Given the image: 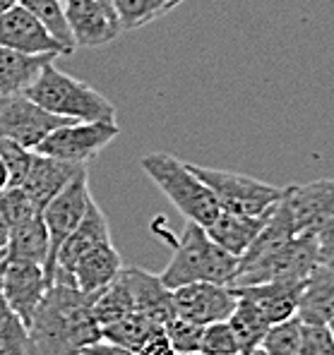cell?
<instances>
[{"instance_id": "obj_1", "label": "cell", "mask_w": 334, "mask_h": 355, "mask_svg": "<svg viewBox=\"0 0 334 355\" xmlns=\"http://www.w3.org/2000/svg\"><path fill=\"white\" fill-rule=\"evenodd\" d=\"M29 355H80L101 341V327L92 315V295L72 281L56 279L46 288L27 324Z\"/></svg>"}, {"instance_id": "obj_2", "label": "cell", "mask_w": 334, "mask_h": 355, "mask_svg": "<svg viewBox=\"0 0 334 355\" xmlns=\"http://www.w3.org/2000/svg\"><path fill=\"white\" fill-rule=\"evenodd\" d=\"M24 96L72 123H116V106L87 82L58 70L53 60L41 67L36 80L24 89Z\"/></svg>"}, {"instance_id": "obj_3", "label": "cell", "mask_w": 334, "mask_h": 355, "mask_svg": "<svg viewBox=\"0 0 334 355\" xmlns=\"http://www.w3.org/2000/svg\"><path fill=\"white\" fill-rule=\"evenodd\" d=\"M238 257L224 252L207 231L197 223H185L181 240L176 243L174 257L159 274L161 284L169 291H176L187 284H222L231 286L236 276Z\"/></svg>"}, {"instance_id": "obj_4", "label": "cell", "mask_w": 334, "mask_h": 355, "mask_svg": "<svg viewBox=\"0 0 334 355\" xmlns=\"http://www.w3.org/2000/svg\"><path fill=\"white\" fill-rule=\"evenodd\" d=\"M140 166L190 223L207 228L222 211L210 187L192 173L190 166L183 164L178 156L154 151V154L142 156Z\"/></svg>"}, {"instance_id": "obj_5", "label": "cell", "mask_w": 334, "mask_h": 355, "mask_svg": "<svg viewBox=\"0 0 334 355\" xmlns=\"http://www.w3.org/2000/svg\"><path fill=\"white\" fill-rule=\"evenodd\" d=\"M190 171L212 190L214 200L222 211L231 214H248V216H260L269 214L284 197L286 187H276L272 182L258 180L243 173L222 168H207V166L187 164Z\"/></svg>"}, {"instance_id": "obj_6", "label": "cell", "mask_w": 334, "mask_h": 355, "mask_svg": "<svg viewBox=\"0 0 334 355\" xmlns=\"http://www.w3.org/2000/svg\"><path fill=\"white\" fill-rule=\"evenodd\" d=\"M121 135L116 123H67L46 135L34 151L51 159L87 166Z\"/></svg>"}, {"instance_id": "obj_7", "label": "cell", "mask_w": 334, "mask_h": 355, "mask_svg": "<svg viewBox=\"0 0 334 355\" xmlns=\"http://www.w3.org/2000/svg\"><path fill=\"white\" fill-rule=\"evenodd\" d=\"M92 200L90 192V178H87V171L80 173L65 190H60L49 205L41 211V218H44L46 233H49V257H46L44 264V274L46 281H53V264H56V254H58L60 245L65 243V238L70 236L77 228V223L82 221L87 211V205Z\"/></svg>"}, {"instance_id": "obj_8", "label": "cell", "mask_w": 334, "mask_h": 355, "mask_svg": "<svg viewBox=\"0 0 334 355\" xmlns=\"http://www.w3.org/2000/svg\"><path fill=\"white\" fill-rule=\"evenodd\" d=\"M67 123L72 120L44 111L34 101H29L24 94L0 98V137L12 139L15 144L27 151H34L39 142H44L46 135Z\"/></svg>"}, {"instance_id": "obj_9", "label": "cell", "mask_w": 334, "mask_h": 355, "mask_svg": "<svg viewBox=\"0 0 334 355\" xmlns=\"http://www.w3.org/2000/svg\"><path fill=\"white\" fill-rule=\"evenodd\" d=\"M171 302H174L176 317L207 327L214 322H226L236 310L238 295L231 286L202 281V284H187L171 291Z\"/></svg>"}, {"instance_id": "obj_10", "label": "cell", "mask_w": 334, "mask_h": 355, "mask_svg": "<svg viewBox=\"0 0 334 355\" xmlns=\"http://www.w3.org/2000/svg\"><path fill=\"white\" fill-rule=\"evenodd\" d=\"M62 10L72 41L82 49H101L123 31L113 3L106 0H65Z\"/></svg>"}, {"instance_id": "obj_11", "label": "cell", "mask_w": 334, "mask_h": 355, "mask_svg": "<svg viewBox=\"0 0 334 355\" xmlns=\"http://www.w3.org/2000/svg\"><path fill=\"white\" fill-rule=\"evenodd\" d=\"M281 207L289 214L296 233L315 236L325 223L334 218V178L286 187Z\"/></svg>"}, {"instance_id": "obj_12", "label": "cell", "mask_w": 334, "mask_h": 355, "mask_svg": "<svg viewBox=\"0 0 334 355\" xmlns=\"http://www.w3.org/2000/svg\"><path fill=\"white\" fill-rule=\"evenodd\" d=\"M49 281H46L44 266L24 259H0V291H3L8 307L22 320L27 327L31 315L39 307Z\"/></svg>"}, {"instance_id": "obj_13", "label": "cell", "mask_w": 334, "mask_h": 355, "mask_svg": "<svg viewBox=\"0 0 334 355\" xmlns=\"http://www.w3.org/2000/svg\"><path fill=\"white\" fill-rule=\"evenodd\" d=\"M0 46L24 55H65L58 41L19 3L0 15Z\"/></svg>"}, {"instance_id": "obj_14", "label": "cell", "mask_w": 334, "mask_h": 355, "mask_svg": "<svg viewBox=\"0 0 334 355\" xmlns=\"http://www.w3.org/2000/svg\"><path fill=\"white\" fill-rule=\"evenodd\" d=\"M87 166L82 164H70V161L51 159V156H41L36 151H31V159L27 166L22 182L17 187H22L24 195L31 200V205L36 207V211H44V207L58 195L60 190H65L72 180L80 173H85Z\"/></svg>"}, {"instance_id": "obj_15", "label": "cell", "mask_w": 334, "mask_h": 355, "mask_svg": "<svg viewBox=\"0 0 334 355\" xmlns=\"http://www.w3.org/2000/svg\"><path fill=\"white\" fill-rule=\"evenodd\" d=\"M103 243H111V226H108L106 214L101 211V207L94 202V197L87 205V211L82 216V221L77 223V228L65 238V243L60 245L58 254H56V264H53V281L62 279V281H72L70 271L75 266L77 259L82 254H87L92 248ZM51 281V284H53Z\"/></svg>"}, {"instance_id": "obj_16", "label": "cell", "mask_w": 334, "mask_h": 355, "mask_svg": "<svg viewBox=\"0 0 334 355\" xmlns=\"http://www.w3.org/2000/svg\"><path fill=\"white\" fill-rule=\"evenodd\" d=\"M301 288H303V281H269V284L245 286V288L233 291L238 297H245L250 305H255V310L265 317V322L274 327L296 317Z\"/></svg>"}, {"instance_id": "obj_17", "label": "cell", "mask_w": 334, "mask_h": 355, "mask_svg": "<svg viewBox=\"0 0 334 355\" xmlns=\"http://www.w3.org/2000/svg\"><path fill=\"white\" fill-rule=\"evenodd\" d=\"M123 279L128 284V291L133 295L135 312H142L156 324L164 327L171 317H176L174 302H171V291L161 284V279L147 269L140 266H123Z\"/></svg>"}, {"instance_id": "obj_18", "label": "cell", "mask_w": 334, "mask_h": 355, "mask_svg": "<svg viewBox=\"0 0 334 355\" xmlns=\"http://www.w3.org/2000/svg\"><path fill=\"white\" fill-rule=\"evenodd\" d=\"M296 317L306 324H327L334 317V264L312 266L301 288Z\"/></svg>"}, {"instance_id": "obj_19", "label": "cell", "mask_w": 334, "mask_h": 355, "mask_svg": "<svg viewBox=\"0 0 334 355\" xmlns=\"http://www.w3.org/2000/svg\"><path fill=\"white\" fill-rule=\"evenodd\" d=\"M123 269V257L113 243H103L82 254L70 271V279L85 295H94L106 288Z\"/></svg>"}, {"instance_id": "obj_20", "label": "cell", "mask_w": 334, "mask_h": 355, "mask_svg": "<svg viewBox=\"0 0 334 355\" xmlns=\"http://www.w3.org/2000/svg\"><path fill=\"white\" fill-rule=\"evenodd\" d=\"M272 214V211H269ZM269 214H260V216H248V214H231V211H219L217 218L205 228L212 243H217L224 252L241 257L245 250L253 245V240L260 236V231L267 223Z\"/></svg>"}, {"instance_id": "obj_21", "label": "cell", "mask_w": 334, "mask_h": 355, "mask_svg": "<svg viewBox=\"0 0 334 355\" xmlns=\"http://www.w3.org/2000/svg\"><path fill=\"white\" fill-rule=\"evenodd\" d=\"M51 60H56V55H24L0 46V98L24 94L41 67Z\"/></svg>"}, {"instance_id": "obj_22", "label": "cell", "mask_w": 334, "mask_h": 355, "mask_svg": "<svg viewBox=\"0 0 334 355\" xmlns=\"http://www.w3.org/2000/svg\"><path fill=\"white\" fill-rule=\"evenodd\" d=\"M49 257V233H46L44 218L34 216L19 226L10 228V238L0 259H24L44 266Z\"/></svg>"}, {"instance_id": "obj_23", "label": "cell", "mask_w": 334, "mask_h": 355, "mask_svg": "<svg viewBox=\"0 0 334 355\" xmlns=\"http://www.w3.org/2000/svg\"><path fill=\"white\" fill-rule=\"evenodd\" d=\"M159 329H164L161 324H156L154 320H149L142 312H130V315L121 317L118 322L101 327V338L113 346H121L125 351L140 353V348L147 343V338L156 334Z\"/></svg>"}, {"instance_id": "obj_24", "label": "cell", "mask_w": 334, "mask_h": 355, "mask_svg": "<svg viewBox=\"0 0 334 355\" xmlns=\"http://www.w3.org/2000/svg\"><path fill=\"white\" fill-rule=\"evenodd\" d=\"M226 322H228V327H231L233 336H236L241 355H250L255 348H260V343H262L265 334H267V329H269L265 317L260 315V312L255 310V305H250L245 297H238L236 310L231 312V317H228Z\"/></svg>"}, {"instance_id": "obj_25", "label": "cell", "mask_w": 334, "mask_h": 355, "mask_svg": "<svg viewBox=\"0 0 334 355\" xmlns=\"http://www.w3.org/2000/svg\"><path fill=\"white\" fill-rule=\"evenodd\" d=\"M130 312H135L133 295H130L123 274H118L106 288H101L99 293L92 295V315L99 327H106V324H111V322H118L121 317L130 315Z\"/></svg>"}, {"instance_id": "obj_26", "label": "cell", "mask_w": 334, "mask_h": 355, "mask_svg": "<svg viewBox=\"0 0 334 355\" xmlns=\"http://www.w3.org/2000/svg\"><path fill=\"white\" fill-rule=\"evenodd\" d=\"M24 10H29L36 19L41 22V27L49 31L65 55L75 53V41H72L70 27H67V19H65V10H62L60 0H19Z\"/></svg>"}, {"instance_id": "obj_27", "label": "cell", "mask_w": 334, "mask_h": 355, "mask_svg": "<svg viewBox=\"0 0 334 355\" xmlns=\"http://www.w3.org/2000/svg\"><path fill=\"white\" fill-rule=\"evenodd\" d=\"M183 0H113L121 29H140L154 19L169 15Z\"/></svg>"}, {"instance_id": "obj_28", "label": "cell", "mask_w": 334, "mask_h": 355, "mask_svg": "<svg viewBox=\"0 0 334 355\" xmlns=\"http://www.w3.org/2000/svg\"><path fill=\"white\" fill-rule=\"evenodd\" d=\"M299 346H301L299 317H291V320L281 322V324L269 327L262 343H260V348L267 355H299Z\"/></svg>"}, {"instance_id": "obj_29", "label": "cell", "mask_w": 334, "mask_h": 355, "mask_svg": "<svg viewBox=\"0 0 334 355\" xmlns=\"http://www.w3.org/2000/svg\"><path fill=\"white\" fill-rule=\"evenodd\" d=\"M0 216L5 218V223H8L10 228H15V226H19V223L29 221V218L39 216V211L31 205L29 197L24 195L22 187L10 185L0 192Z\"/></svg>"}, {"instance_id": "obj_30", "label": "cell", "mask_w": 334, "mask_h": 355, "mask_svg": "<svg viewBox=\"0 0 334 355\" xmlns=\"http://www.w3.org/2000/svg\"><path fill=\"white\" fill-rule=\"evenodd\" d=\"M202 331H205V327L192 324V322L181 320V317H171V320L164 324L166 338H169L171 348H174V351L178 353V355L200 353Z\"/></svg>"}, {"instance_id": "obj_31", "label": "cell", "mask_w": 334, "mask_h": 355, "mask_svg": "<svg viewBox=\"0 0 334 355\" xmlns=\"http://www.w3.org/2000/svg\"><path fill=\"white\" fill-rule=\"evenodd\" d=\"M0 355H29V334L15 312L0 317Z\"/></svg>"}, {"instance_id": "obj_32", "label": "cell", "mask_w": 334, "mask_h": 355, "mask_svg": "<svg viewBox=\"0 0 334 355\" xmlns=\"http://www.w3.org/2000/svg\"><path fill=\"white\" fill-rule=\"evenodd\" d=\"M200 353L202 355H241L236 336H233L228 322H214V324L205 327L202 341H200Z\"/></svg>"}, {"instance_id": "obj_33", "label": "cell", "mask_w": 334, "mask_h": 355, "mask_svg": "<svg viewBox=\"0 0 334 355\" xmlns=\"http://www.w3.org/2000/svg\"><path fill=\"white\" fill-rule=\"evenodd\" d=\"M299 355H334V338L327 324H306V322H301Z\"/></svg>"}, {"instance_id": "obj_34", "label": "cell", "mask_w": 334, "mask_h": 355, "mask_svg": "<svg viewBox=\"0 0 334 355\" xmlns=\"http://www.w3.org/2000/svg\"><path fill=\"white\" fill-rule=\"evenodd\" d=\"M0 159L5 161V166H8L10 185L17 187L19 182H22L24 173H27V166H29V159H31V151L22 149L19 144H15L12 139L0 137Z\"/></svg>"}, {"instance_id": "obj_35", "label": "cell", "mask_w": 334, "mask_h": 355, "mask_svg": "<svg viewBox=\"0 0 334 355\" xmlns=\"http://www.w3.org/2000/svg\"><path fill=\"white\" fill-rule=\"evenodd\" d=\"M315 238H317V252H320V262L334 264V218L330 223H325V226L315 233Z\"/></svg>"}, {"instance_id": "obj_36", "label": "cell", "mask_w": 334, "mask_h": 355, "mask_svg": "<svg viewBox=\"0 0 334 355\" xmlns=\"http://www.w3.org/2000/svg\"><path fill=\"white\" fill-rule=\"evenodd\" d=\"M137 355H178V353L171 348V343H169V338H166L164 329H159V331L152 334V336L147 338V343L140 348Z\"/></svg>"}, {"instance_id": "obj_37", "label": "cell", "mask_w": 334, "mask_h": 355, "mask_svg": "<svg viewBox=\"0 0 334 355\" xmlns=\"http://www.w3.org/2000/svg\"><path fill=\"white\" fill-rule=\"evenodd\" d=\"M80 355H137V353H133V351H125V348L121 346H113V343H108V341H97V343H92L90 348H85Z\"/></svg>"}, {"instance_id": "obj_38", "label": "cell", "mask_w": 334, "mask_h": 355, "mask_svg": "<svg viewBox=\"0 0 334 355\" xmlns=\"http://www.w3.org/2000/svg\"><path fill=\"white\" fill-rule=\"evenodd\" d=\"M8 238H10V226L5 223V218L0 216V254L5 252V245H8Z\"/></svg>"}, {"instance_id": "obj_39", "label": "cell", "mask_w": 334, "mask_h": 355, "mask_svg": "<svg viewBox=\"0 0 334 355\" xmlns=\"http://www.w3.org/2000/svg\"><path fill=\"white\" fill-rule=\"evenodd\" d=\"M5 187H10V173H8V166H5V161L0 159V192H3Z\"/></svg>"}, {"instance_id": "obj_40", "label": "cell", "mask_w": 334, "mask_h": 355, "mask_svg": "<svg viewBox=\"0 0 334 355\" xmlns=\"http://www.w3.org/2000/svg\"><path fill=\"white\" fill-rule=\"evenodd\" d=\"M19 0H0V15L3 12H8L10 8H12V5H17Z\"/></svg>"}, {"instance_id": "obj_41", "label": "cell", "mask_w": 334, "mask_h": 355, "mask_svg": "<svg viewBox=\"0 0 334 355\" xmlns=\"http://www.w3.org/2000/svg\"><path fill=\"white\" fill-rule=\"evenodd\" d=\"M327 329H330V334H332V338H334V317L330 322H327Z\"/></svg>"}, {"instance_id": "obj_42", "label": "cell", "mask_w": 334, "mask_h": 355, "mask_svg": "<svg viewBox=\"0 0 334 355\" xmlns=\"http://www.w3.org/2000/svg\"><path fill=\"white\" fill-rule=\"evenodd\" d=\"M250 355H267V353H265V351H262V348H255V351H253V353H250Z\"/></svg>"}, {"instance_id": "obj_43", "label": "cell", "mask_w": 334, "mask_h": 355, "mask_svg": "<svg viewBox=\"0 0 334 355\" xmlns=\"http://www.w3.org/2000/svg\"><path fill=\"white\" fill-rule=\"evenodd\" d=\"M185 355H202V353H185Z\"/></svg>"}, {"instance_id": "obj_44", "label": "cell", "mask_w": 334, "mask_h": 355, "mask_svg": "<svg viewBox=\"0 0 334 355\" xmlns=\"http://www.w3.org/2000/svg\"><path fill=\"white\" fill-rule=\"evenodd\" d=\"M60 3H65V0H60ZM106 3H113V0H106Z\"/></svg>"}]
</instances>
